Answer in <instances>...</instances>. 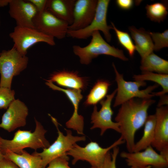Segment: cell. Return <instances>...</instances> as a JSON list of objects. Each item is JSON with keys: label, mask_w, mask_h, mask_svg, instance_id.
I'll list each match as a JSON object with an SVG mask.
<instances>
[{"label": "cell", "mask_w": 168, "mask_h": 168, "mask_svg": "<svg viewBox=\"0 0 168 168\" xmlns=\"http://www.w3.org/2000/svg\"><path fill=\"white\" fill-rule=\"evenodd\" d=\"M155 101L151 99H130L121 105L116 116L121 137L126 143L128 152H133L137 131L144 125L150 106Z\"/></svg>", "instance_id": "6da1fadb"}, {"label": "cell", "mask_w": 168, "mask_h": 168, "mask_svg": "<svg viewBox=\"0 0 168 168\" xmlns=\"http://www.w3.org/2000/svg\"><path fill=\"white\" fill-rule=\"evenodd\" d=\"M35 121V128L33 132L18 130L12 140L3 139L0 137L1 152L8 150L19 154L26 148H30L36 151L39 148L48 147L50 144L45 138L47 131L36 119Z\"/></svg>", "instance_id": "7a4b0ae2"}, {"label": "cell", "mask_w": 168, "mask_h": 168, "mask_svg": "<svg viewBox=\"0 0 168 168\" xmlns=\"http://www.w3.org/2000/svg\"><path fill=\"white\" fill-rule=\"evenodd\" d=\"M90 43L84 47L78 45L72 46L74 54L77 56L80 63L88 65L92 60L100 55H106L118 58L122 60H128L123 51L110 45L103 38L99 31L93 33Z\"/></svg>", "instance_id": "3957f363"}, {"label": "cell", "mask_w": 168, "mask_h": 168, "mask_svg": "<svg viewBox=\"0 0 168 168\" xmlns=\"http://www.w3.org/2000/svg\"><path fill=\"white\" fill-rule=\"evenodd\" d=\"M112 66L115 74V81L117 85L114 107L121 105L134 98L149 99L155 96L152 91L158 87V85L150 86L145 89L140 90L139 89L140 87L146 86L145 81H127L124 79L123 75L118 72L114 63H112Z\"/></svg>", "instance_id": "277c9868"}, {"label": "cell", "mask_w": 168, "mask_h": 168, "mask_svg": "<svg viewBox=\"0 0 168 168\" xmlns=\"http://www.w3.org/2000/svg\"><path fill=\"white\" fill-rule=\"evenodd\" d=\"M28 59L26 55H22L13 46L0 53V87L11 89L13 77L26 68Z\"/></svg>", "instance_id": "5b68a950"}, {"label": "cell", "mask_w": 168, "mask_h": 168, "mask_svg": "<svg viewBox=\"0 0 168 168\" xmlns=\"http://www.w3.org/2000/svg\"><path fill=\"white\" fill-rule=\"evenodd\" d=\"M120 138L110 146L103 148L96 142L91 141L84 147H81L77 143L67 153V155L73 158L72 163L75 164L80 160L88 162L92 167L99 168L102 164L107 153L115 147L125 143Z\"/></svg>", "instance_id": "8992f818"}, {"label": "cell", "mask_w": 168, "mask_h": 168, "mask_svg": "<svg viewBox=\"0 0 168 168\" xmlns=\"http://www.w3.org/2000/svg\"><path fill=\"white\" fill-rule=\"evenodd\" d=\"M50 116L57 129L58 137L53 144L48 147L43 149L42 152L39 153L35 151L33 152L41 158L44 168H45L48 164L55 158L67 154V153L77 142L86 140V137L84 135L73 136L71 131L69 129H66V134L64 135L59 129L57 120Z\"/></svg>", "instance_id": "52a82bcc"}, {"label": "cell", "mask_w": 168, "mask_h": 168, "mask_svg": "<svg viewBox=\"0 0 168 168\" xmlns=\"http://www.w3.org/2000/svg\"><path fill=\"white\" fill-rule=\"evenodd\" d=\"M109 0H98L96 12L91 23L85 28L75 31L68 30L67 36L78 39H87L96 31H101L108 42L110 41L111 35L110 30L113 29L111 25L107 22V15Z\"/></svg>", "instance_id": "ba28073f"}, {"label": "cell", "mask_w": 168, "mask_h": 168, "mask_svg": "<svg viewBox=\"0 0 168 168\" xmlns=\"http://www.w3.org/2000/svg\"><path fill=\"white\" fill-rule=\"evenodd\" d=\"M9 36L14 42L13 46L24 56L26 55L30 48L38 43L44 42L52 46L55 44L54 38L35 28L16 26Z\"/></svg>", "instance_id": "9c48e42d"}, {"label": "cell", "mask_w": 168, "mask_h": 168, "mask_svg": "<svg viewBox=\"0 0 168 168\" xmlns=\"http://www.w3.org/2000/svg\"><path fill=\"white\" fill-rule=\"evenodd\" d=\"M120 156L124 158L130 167H145L151 166L152 168H167L168 159L157 153L150 146L143 151L129 152H123Z\"/></svg>", "instance_id": "30bf717a"}, {"label": "cell", "mask_w": 168, "mask_h": 168, "mask_svg": "<svg viewBox=\"0 0 168 168\" xmlns=\"http://www.w3.org/2000/svg\"><path fill=\"white\" fill-rule=\"evenodd\" d=\"M35 29L42 33L58 39H62L66 36L69 25L45 10L38 13L33 19Z\"/></svg>", "instance_id": "8fae6325"}, {"label": "cell", "mask_w": 168, "mask_h": 168, "mask_svg": "<svg viewBox=\"0 0 168 168\" xmlns=\"http://www.w3.org/2000/svg\"><path fill=\"white\" fill-rule=\"evenodd\" d=\"M116 89L110 94L106 96V98L100 102L101 108L98 111L96 105L94 106L91 117V123L93 124L91 129L99 128L100 135L102 136L109 129H112L120 133L119 124L112 120L114 112L111 108L112 100L116 93Z\"/></svg>", "instance_id": "7c38bea8"}, {"label": "cell", "mask_w": 168, "mask_h": 168, "mask_svg": "<svg viewBox=\"0 0 168 168\" xmlns=\"http://www.w3.org/2000/svg\"><path fill=\"white\" fill-rule=\"evenodd\" d=\"M28 114V110L25 104L18 99H15L3 115L0 128L10 132L24 127L26 124Z\"/></svg>", "instance_id": "4fadbf2b"}, {"label": "cell", "mask_w": 168, "mask_h": 168, "mask_svg": "<svg viewBox=\"0 0 168 168\" xmlns=\"http://www.w3.org/2000/svg\"><path fill=\"white\" fill-rule=\"evenodd\" d=\"M98 0H77L75 3L73 21L68 27V30L75 31L88 26L94 18Z\"/></svg>", "instance_id": "5bb4252c"}, {"label": "cell", "mask_w": 168, "mask_h": 168, "mask_svg": "<svg viewBox=\"0 0 168 168\" xmlns=\"http://www.w3.org/2000/svg\"><path fill=\"white\" fill-rule=\"evenodd\" d=\"M46 84L54 90L64 92L72 103L73 112L71 117L66 123L67 127L76 131L79 134L84 135V119L83 116L79 114L78 110L79 103L83 96L81 90L64 89L57 86L51 82L47 81Z\"/></svg>", "instance_id": "9a60e30c"}, {"label": "cell", "mask_w": 168, "mask_h": 168, "mask_svg": "<svg viewBox=\"0 0 168 168\" xmlns=\"http://www.w3.org/2000/svg\"><path fill=\"white\" fill-rule=\"evenodd\" d=\"M9 5V13L16 26L35 28L33 19L37 11L31 3L28 0H11Z\"/></svg>", "instance_id": "2e32d148"}, {"label": "cell", "mask_w": 168, "mask_h": 168, "mask_svg": "<svg viewBox=\"0 0 168 168\" xmlns=\"http://www.w3.org/2000/svg\"><path fill=\"white\" fill-rule=\"evenodd\" d=\"M155 137L151 146L160 152L168 149V107H157L155 114Z\"/></svg>", "instance_id": "e0dca14e"}, {"label": "cell", "mask_w": 168, "mask_h": 168, "mask_svg": "<svg viewBox=\"0 0 168 168\" xmlns=\"http://www.w3.org/2000/svg\"><path fill=\"white\" fill-rule=\"evenodd\" d=\"M49 79L46 81L55 82L60 86L70 89L84 90L88 85L87 79L80 76L76 71L64 70L56 72L51 74Z\"/></svg>", "instance_id": "ac0fdd59"}, {"label": "cell", "mask_w": 168, "mask_h": 168, "mask_svg": "<svg viewBox=\"0 0 168 168\" xmlns=\"http://www.w3.org/2000/svg\"><path fill=\"white\" fill-rule=\"evenodd\" d=\"M75 0H47L46 10L71 25L73 21Z\"/></svg>", "instance_id": "d6986e66"}, {"label": "cell", "mask_w": 168, "mask_h": 168, "mask_svg": "<svg viewBox=\"0 0 168 168\" xmlns=\"http://www.w3.org/2000/svg\"><path fill=\"white\" fill-rule=\"evenodd\" d=\"M1 152L4 157L11 161L19 168H44L41 158L34 153L30 154L24 150L19 154L8 150Z\"/></svg>", "instance_id": "ffe728a7"}, {"label": "cell", "mask_w": 168, "mask_h": 168, "mask_svg": "<svg viewBox=\"0 0 168 168\" xmlns=\"http://www.w3.org/2000/svg\"><path fill=\"white\" fill-rule=\"evenodd\" d=\"M128 29L134 41L136 50L142 58L153 52V43L149 32L134 26L129 27Z\"/></svg>", "instance_id": "44dd1931"}, {"label": "cell", "mask_w": 168, "mask_h": 168, "mask_svg": "<svg viewBox=\"0 0 168 168\" xmlns=\"http://www.w3.org/2000/svg\"><path fill=\"white\" fill-rule=\"evenodd\" d=\"M140 69L142 72L168 74V61L153 52L141 59Z\"/></svg>", "instance_id": "7402d4cb"}, {"label": "cell", "mask_w": 168, "mask_h": 168, "mask_svg": "<svg viewBox=\"0 0 168 168\" xmlns=\"http://www.w3.org/2000/svg\"><path fill=\"white\" fill-rule=\"evenodd\" d=\"M156 122L155 114L148 115L144 124L143 136L139 141L135 143L133 152L141 151L151 146L155 137Z\"/></svg>", "instance_id": "603a6c76"}, {"label": "cell", "mask_w": 168, "mask_h": 168, "mask_svg": "<svg viewBox=\"0 0 168 168\" xmlns=\"http://www.w3.org/2000/svg\"><path fill=\"white\" fill-rule=\"evenodd\" d=\"M110 85V82L107 81L97 80L87 96L84 103L85 105H96L107 96Z\"/></svg>", "instance_id": "cb8c5ba5"}, {"label": "cell", "mask_w": 168, "mask_h": 168, "mask_svg": "<svg viewBox=\"0 0 168 168\" xmlns=\"http://www.w3.org/2000/svg\"><path fill=\"white\" fill-rule=\"evenodd\" d=\"M133 78L135 81H153L160 85L162 90L156 93H153L155 96H161L168 92V74L142 72L141 74L134 75Z\"/></svg>", "instance_id": "d4e9b609"}, {"label": "cell", "mask_w": 168, "mask_h": 168, "mask_svg": "<svg viewBox=\"0 0 168 168\" xmlns=\"http://www.w3.org/2000/svg\"><path fill=\"white\" fill-rule=\"evenodd\" d=\"M147 15L151 21L160 22L163 21L167 14V6L166 3L157 2L146 6Z\"/></svg>", "instance_id": "484cf974"}, {"label": "cell", "mask_w": 168, "mask_h": 168, "mask_svg": "<svg viewBox=\"0 0 168 168\" xmlns=\"http://www.w3.org/2000/svg\"><path fill=\"white\" fill-rule=\"evenodd\" d=\"M111 23L119 43L126 50L131 57H133L136 49L129 35L127 32L118 29L112 22Z\"/></svg>", "instance_id": "4316f807"}, {"label": "cell", "mask_w": 168, "mask_h": 168, "mask_svg": "<svg viewBox=\"0 0 168 168\" xmlns=\"http://www.w3.org/2000/svg\"><path fill=\"white\" fill-rule=\"evenodd\" d=\"M153 44L154 50L158 51L164 47L168 46V30H165L163 32H149Z\"/></svg>", "instance_id": "83f0119b"}, {"label": "cell", "mask_w": 168, "mask_h": 168, "mask_svg": "<svg viewBox=\"0 0 168 168\" xmlns=\"http://www.w3.org/2000/svg\"><path fill=\"white\" fill-rule=\"evenodd\" d=\"M15 92L11 89L0 87V109H7L14 100Z\"/></svg>", "instance_id": "f1b7e54d"}, {"label": "cell", "mask_w": 168, "mask_h": 168, "mask_svg": "<svg viewBox=\"0 0 168 168\" xmlns=\"http://www.w3.org/2000/svg\"><path fill=\"white\" fill-rule=\"evenodd\" d=\"M117 147L112 149L113 152L111 154L110 151L107 153L104 162L98 168H116V160L119 152V148Z\"/></svg>", "instance_id": "f546056e"}, {"label": "cell", "mask_w": 168, "mask_h": 168, "mask_svg": "<svg viewBox=\"0 0 168 168\" xmlns=\"http://www.w3.org/2000/svg\"><path fill=\"white\" fill-rule=\"evenodd\" d=\"M69 159L67 154L58 157L51 161L46 168H71L69 165Z\"/></svg>", "instance_id": "4dcf8cb0"}, {"label": "cell", "mask_w": 168, "mask_h": 168, "mask_svg": "<svg viewBox=\"0 0 168 168\" xmlns=\"http://www.w3.org/2000/svg\"><path fill=\"white\" fill-rule=\"evenodd\" d=\"M31 3L37 10L38 13H40L46 10L47 0H28Z\"/></svg>", "instance_id": "1f68e13d"}, {"label": "cell", "mask_w": 168, "mask_h": 168, "mask_svg": "<svg viewBox=\"0 0 168 168\" xmlns=\"http://www.w3.org/2000/svg\"><path fill=\"white\" fill-rule=\"evenodd\" d=\"M116 2L119 8L124 10L130 9L134 4V1L132 0H117Z\"/></svg>", "instance_id": "d6a6232c"}, {"label": "cell", "mask_w": 168, "mask_h": 168, "mask_svg": "<svg viewBox=\"0 0 168 168\" xmlns=\"http://www.w3.org/2000/svg\"><path fill=\"white\" fill-rule=\"evenodd\" d=\"M0 168H19L11 161L5 157L0 161Z\"/></svg>", "instance_id": "836d02e7"}, {"label": "cell", "mask_w": 168, "mask_h": 168, "mask_svg": "<svg viewBox=\"0 0 168 168\" xmlns=\"http://www.w3.org/2000/svg\"><path fill=\"white\" fill-rule=\"evenodd\" d=\"M161 99L158 104V107L163 106L164 105H168V96L165 95L161 96Z\"/></svg>", "instance_id": "e575fe53"}, {"label": "cell", "mask_w": 168, "mask_h": 168, "mask_svg": "<svg viewBox=\"0 0 168 168\" xmlns=\"http://www.w3.org/2000/svg\"><path fill=\"white\" fill-rule=\"evenodd\" d=\"M11 0H0V7H2L9 5Z\"/></svg>", "instance_id": "d590c367"}, {"label": "cell", "mask_w": 168, "mask_h": 168, "mask_svg": "<svg viewBox=\"0 0 168 168\" xmlns=\"http://www.w3.org/2000/svg\"><path fill=\"white\" fill-rule=\"evenodd\" d=\"M1 144L0 141V161L4 158V155L2 153L1 151Z\"/></svg>", "instance_id": "8d00e7d4"}, {"label": "cell", "mask_w": 168, "mask_h": 168, "mask_svg": "<svg viewBox=\"0 0 168 168\" xmlns=\"http://www.w3.org/2000/svg\"><path fill=\"white\" fill-rule=\"evenodd\" d=\"M130 168H152V167L151 166H147L145 167H135V166H131L130 167Z\"/></svg>", "instance_id": "74e56055"}, {"label": "cell", "mask_w": 168, "mask_h": 168, "mask_svg": "<svg viewBox=\"0 0 168 168\" xmlns=\"http://www.w3.org/2000/svg\"><path fill=\"white\" fill-rule=\"evenodd\" d=\"M90 168H98L97 167H92V166H91V167Z\"/></svg>", "instance_id": "f35d334b"}, {"label": "cell", "mask_w": 168, "mask_h": 168, "mask_svg": "<svg viewBox=\"0 0 168 168\" xmlns=\"http://www.w3.org/2000/svg\"><path fill=\"white\" fill-rule=\"evenodd\" d=\"M1 24V21H0V25Z\"/></svg>", "instance_id": "ab89813d"}]
</instances>
